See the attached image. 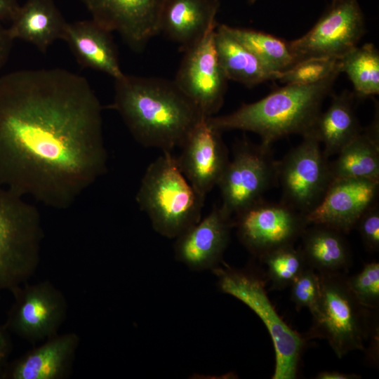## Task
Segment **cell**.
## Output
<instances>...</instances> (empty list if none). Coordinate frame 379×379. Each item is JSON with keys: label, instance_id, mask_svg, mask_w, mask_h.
Returning <instances> with one entry per match:
<instances>
[{"label": "cell", "instance_id": "6da1fadb", "mask_svg": "<svg viewBox=\"0 0 379 379\" xmlns=\"http://www.w3.org/2000/svg\"><path fill=\"white\" fill-rule=\"evenodd\" d=\"M102 107L88 81L60 68L0 75V184L65 209L107 168Z\"/></svg>", "mask_w": 379, "mask_h": 379}, {"label": "cell", "instance_id": "7a4b0ae2", "mask_svg": "<svg viewBox=\"0 0 379 379\" xmlns=\"http://www.w3.org/2000/svg\"><path fill=\"white\" fill-rule=\"evenodd\" d=\"M114 80L111 107L145 147L171 152L180 147L204 117L173 80L125 74Z\"/></svg>", "mask_w": 379, "mask_h": 379}, {"label": "cell", "instance_id": "3957f363", "mask_svg": "<svg viewBox=\"0 0 379 379\" xmlns=\"http://www.w3.org/2000/svg\"><path fill=\"white\" fill-rule=\"evenodd\" d=\"M340 73L312 84H286L255 102L243 104L229 114L209 117L208 121L220 132H253L266 147L291 134L303 137L312 133L322 103Z\"/></svg>", "mask_w": 379, "mask_h": 379}, {"label": "cell", "instance_id": "277c9868", "mask_svg": "<svg viewBox=\"0 0 379 379\" xmlns=\"http://www.w3.org/2000/svg\"><path fill=\"white\" fill-rule=\"evenodd\" d=\"M162 152L147 168L135 198L157 232L176 238L200 220L205 198L182 173L176 157Z\"/></svg>", "mask_w": 379, "mask_h": 379}, {"label": "cell", "instance_id": "5b68a950", "mask_svg": "<svg viewBox=\"0 0 379 379\" xmlns=\"http://www.w3.org/2000/svg\"><path fill=\"white\" fill-rule=\"evenodd\" d=\"M43 238L37 208L0 184V291H12L33 276Z\"/></svg>", "mask_w": 379, "mask_h": 379}, {"label": "cell", "instance_id": "8992f818", "mask_svg": "<svg viewBox=\"0 0 379 379\" xmlns=\"http://www.w3.org/2000/svg\"><path fill=\"white\" fill-rule=\"evenodd\" d=\"M211 271L220 291L230 295L253 311L267 329L275 352L272 379H294L305 345V338L281 318L265 291V281L253 267L234 268L226 263Z\"/></svg>", "mask_w": 379, "mask_h": 379}, {"label": "cell", "instance_id": "52a82bcc", "mask_svg": "<svg viewBox=\"0 0 379 379\" xmlns=\"http://www.w3.org/2000/svg\"><path fill=\"white\" fill-rule=\"evenodd\" d=\"M321 295L312 312L309 336L324 338L338 358L363 350L369 334L368 310L357 300L343 273H319Z\"/></svg>", "mask_w": 379, "mask_h": 379}, {"label": "cell", "instance_id": "ba28073f", "mask_svg": "<svg viewBox=\"0 0 379 379\" xmlns=\"http://www.w3.org/2000/svg\"><path fill=\"white\" fill-rule=\"evenodd\" d=\"M277 164L270 147L254 145L246 138L239 142L217 185L222 197L221 211L232 218L262 199L277 183Z\"/></svg>", "mask_w": 379, "mask_h": 379}, {"label": "cell", "instance_id": "9c48e42d", "mask_svg": "<svg viewBox=\"0 0 379 379\" xmlns=\"http://www.w3.org/2000/svg\"><path fill=\"white\" fill-rule=\"evenodd\" d=\"M283 202L305 215L322 200L333 176L328 157L312 133L277 164Z\"/></svg>", "mask_w": 379, "mask_h": 379}, {"label": "cell", "instance_id": "30bf717a", "mask_svg": "<svg viewBox=\"0 0 379 379\" xmlns=\"http://www.w3.org/2000/svg\"><path fill=\"white\" fill-rule=\"evenodd\" d=\"M242 244L260 258L282 246L292 245L309 225L305 215L282 201L263 199L232 218Z\"/></svg>", "mask_w": 379, "mask_h": 379}, {"label": "cell", "instance_id": "8fae6325", "mask_svg": "<svg viewBox=\"0 0 379 379\" xmlns=\"http://www.w3.org/2000/svg\"><path fill=\"white\" fill-rule=\"evenodd\" d=\"M364 33V18L358 1L333 0L310 31L288 44L296 62L316 57L341 58L357 46Z\"/></svg>", "mask_w": 379, "mask_h": 379}, {"label": "cell", "instance_id": "7c38bea8", "mask_svg": "<svg viewBox=\"0 0 379 379\" xmlns=\"http://www.w3.org/2000/svg\"><path fill=\"white\" fill-rule=\"evenodd\" d=\"M11 292L14 302L4 324L8 331L32 344L57 335L67 312L62 292L49 281L24 284Z\"/></svg>", "mask_w": 379, "mask_h": 379}, {"label": "cell", "instance_id": "4fadbf2b", "mask_svg": "<svg viewBox=\"0 0 379 379\" xmlns=\"http://www.w3.org/2000/svg\"><path fill=\"white\" fill-rule=\"evenodd\" d=\"M216 27L208 29L183 52L173 80L181 92L206 117L214 116L222 106L228 81L215 50Z\"/></svg>", "mask_w": 379, "mask_h": 379}, {"label": "cell", "instance_id": "5bb4252c", "mask_svg": "<svg viewBox=\"0 0 379 379\" xmlns=\"http://www.w3.org/2000/svg\"><path fill=\"white\" fill-rule=\"evenodd\" d=\"M92 20L107 31L117 32L134 51H142L159 33L165 0H82Z\"/></svg>", "mask_w": 379, "mask_h": 379}, {"label": "cell", "instance_id": "9a60e30c", "mask_svg": "<svg viewBox=\"0 0 379 379\" xmlns=\"http://www.w3.org/2000/svg\"><path fill=\"white\" fill-rule=\"evenodd\" d=\"M203 117L181 145L176 157L180 169L202 197L216 185L229 162L228 152L220 135Z\"/></svg>", "mask_w": 379, "mask_h": 379}, {"label": "cell", "instance_id": "2e32d148", "mask_svg": "<svg viewBox=\"0 0 379 379\" xmlns=\"http://www.w3.org/2000/svg\"><path fill=\"white\" fill-rule=\"evenodd\" d=\"M379 181L337 178L320 203L305 217L308 225H323L349 233L363 213L376 203Z\"/></svg>", "mask_w": 379, "mask_h": 379}, {"label": "cell", "instance_id": "e0dca14e", "mask_svg": "<svg viewBox=\"0 0 379 379\" xmlns=\"http://www.w3.org/2000/svg\"><path fill=\"white\" fill-rule=\"evenodd\" d=\"M233 228L232 218L215 206L175 239V259L194 271L213 270L222 262Z\"/></svg>", "mask_w": 379, "mask_h": 379}, {"label": "cell", "instance_id": "ac0fdd59", "mask_svg": "<svg viewBox=\"0 0 379 379\" xmlns=\"http://www.w3.org/2000/svg\"><path fill=\"white\" fill-rule=\"evenodd\" d=\"M80 338L76 333L55 335L3 370L6 379H61L70 369Z\"/></svg>", "mask_w": 379, "mask_h": 379}, {"label": "cell", "instance_id": "d6986e66", "mask_svg": "<svg viewBox=\"0 0 379 379\" xmlns=\"http://www.w3.org/2000/svg\"><path fill=\"white\" fill-rule=\"evenodd\" d=\"M219 8V0H165L159 33L178 44L184 52L217 26Z\"/></svg>", "mask_w": 379, "mask_h": 379}, {"label": "cell", "instance_id": "ffe728a7", "mask_svg": "<svg viewBox=\"0 0 379 379\" xmlns=\"http://www.w3.org/2000/svg\"><path fill=\"white\" fill-rule=\"evenodd\" d=\"M62 40L81 66L102 72L114 79L124 74L111 32L92 19L67 22Z\"/></svg>", "mask_w": 379, "mask_h": 379}, {"label": "cell", "instance_id": "44dd1931", "mask_svg": "<svg viewBox=\"0 0 379 379\" xmlns=\"http://www.w3.org/2000/svg\"><path fill=\"white\" fill-rule=\"evenodd\" d=\"M11 22L8 28L13 39L29 42L44 53L63 39L67 25L53 0H27Z\"/></svg>", "mask_w": 379, "mask_h": 379}, {"label": "cell", "instance_id": "7402d4cb", "mask_svg": "<svg viewBox=\"0 0 379 379\" xmlns=\"http://www.w3.org/2000/svg\"><path fill=\"white\" fill-rule=\"evenodd\" d=\"M354 98L347 91L333 95L330 106L315 122L311 133L323 144L326 157L338 154L362 130L354 113Z\"/></svg>", "mask_w": 379, "mask_h": 379}, {"label": "cell", "instance_id": "603a6c76", "mask_svg": "<svg viewBox=\"0 0 379 379\" xmlns=\"http://www.w3.org/2000/svg\"><path fill=\"white\" fill-rule=\"evenodd\" d=\"M330 168L333 179L359 178L379 181V121L372 124L338 154Z\"/></svg>", "mask_w": 379, "mask_h": 379}, {"label": "cell", "instance_id": "cb8c5ba5", "mask_svg": "<svg viewBox=\"0 0 379 379\" xmlns=\"http://www.w3.org/2000/svg\"><path fill=\"white\" fill-rule=\"evenodd\" d=\"M301 234L300 248L307 267L319 273H343L351 262L343 233L323 225H309Z\"/></svg>", "mask_w": 379, "mask_h": 379}, {"label": "cell", "instance_id": "d4e9b609", "mask_svg": "<svg viewBox=\"0 0 379 379\" xmlns=\"http://www.w3.org/2000/svg\"><path fill=\"white\" fill-rule=\"evenodd\" d=\"M220 65L228 80L253 87L269 80L276 81L277 73L265 68L258 59L227 29L218 24L214 35Z\"/></svg>", "mask_w": 379, "mask_h": 379}, {"label": "cell", "instance_id": "484cf974", "mask_svg": "<svg viewBox=\"0 0 379 379\" xmlns=\"http://www.w3.org/2000/svg\"><path fill=\"white\" fill-rule=\"evenodd\" d=\"M227 31L250 51L272 72L287 70L295 62L288 42L262 32L232 27L226 25Z\"/></svg>", "mask_w": 379, "mask_h": 379}, {"label": "cell", "instance_id": "4316f807", "mask_svg": "<svg viewBox=\"0 0 379 379\" xmlns=\"http://www.w3.org/2000/svg\"><path fill=\"white\" fill-rule=\"evenodd\" d=\"M341 71L347 75L358 98L379 93V52L373 44L357 46L341 58Z\"/></svg>", "mask_w": 379, "mask_h": 379}, {"label": "cell", "instance_id": "83f0119b", "mask_svg": "<svg viewBox=\"0 0 379 379\" xmlns=\"http://www.w3.org/2000/svg\"><path fill=\"white\" fill-rule=\"evenodd\" d=\"M267 267L272 290H282L292 283L307 267L300 248L293 244L276 248L260 258Z\"/></svg>", "mask_w": 379, "mask_h": 379}, {"label": "cell", "instance_id": "f1b7e54d", "mask_svg": "<svg viewBox=\"0 0 379 379\" xmlns=\"http://www.w3.org/2000/svg\"><path fill=\"white\" fill-rule=\"evenodd\" d=\"M341 71V58L316 57L301 60L287 70L278 72L276 80L285 84L307 85L317 83Z\"/></svg>", "mask_w": 379, "mask_h": 379}, {"label": "cell", "instance_id": "f546056e", "mask_svg": "<svg viewBox=\"0 0 379 379\" xmlns=\"http://www.w3.org/2000/svg\"><path fill=\"white\" fill-rule=\"evenodd\" d=\"M347 285L354 298L368 309H377L379 305V263H366L357 274L347 278Z\"/></svg>", "mask_w": 379, "mask_h": 379}, {"label": "cell", "instance_id": "4dcf8cb0", "mask_svg": "<svg viewBox=\"0 0 379 379\" xmlns=\"http://www.w3.org/2000/svg\"><path fill=\"white\" fill-rule=\"evenodd\" d=\"M291 300L298 310L307 307L312 312L316 308L321 295V280L319 273L306 267L291 285Z\"/></svg>", "mask_w": 379, "mask_h": 379}, {"label": "cell", "instance_id": "1f68e13d", "mask_svg": "<svg viewBox=\"0 0 379 379\" xmlns=\"http://www.w3.org/2000/svg\"><path fill=\"white\" fill-rule=\"evenodd\" d=\"M357 227L366 248L372 252L379 249V207L375 203L360 217Z\"/></svg>", "mask_w": 379, "mask_h": 379}, {"label": "cell", "instance_id": "d6a6232c", "mask_svg": "<svg viewBox=\"0 0 379 379\" xmlns=\"http://www.w3.org/2000/svg\"><path fill=\"white\" fill-rule=\"evenodd\" d=\"M8 27L0 22V71L8 60L13 43Z\"/></svg>", "mask_w": 379, "mask_h": 379}, {"label": "cell", "instance_id": "836d02e7", "mask_svg": "<svg viewBox=\"0 0 379 379\" xmlns=\"http://www.w3.org/2000/svg\"><path fill=\"white\" fill-rule=\"evenodd\" d=\"M19 6L18 0H0V22H11Z\"/></svg>", "mask_w": 379, "mask_h": 379}, {"label": "cell", "instance_id": "e575fe53", "mask_svg": "<svg viewBox=\"0 0 379 379\" xmlns=\"http://www.w3.org/2000/svg\"><path fill=\"white\" fill-rule=\"evenodd\" d=\"M12 349L11 340L4 326L0 325V365L3 366Z\"/></svg>", "mask_w": 379, "mask_h": 379}, {"label": "cell", "instance_id": "d590c367", "mask_svg": "<svg viewBox=\"0 0 379 379\" xmlns=\"http://www.w3.org/2000/svg\"><path fill=\"white\" fill-rule=\"evenodd\" d=\"M360 375L353 373H345L337 371H324L319 373L316 377L317 379H356Z\"/></svg>", "mask_w": 379, "mask_h": 379}, {"label": "cell", "instance_id": "8d00e7d4", "mask_svg": "<svg viewBox=\"0 0 379 379\" xmlns=\"http://www.w3.org/2000/svg\"><path fill=\"white\" fill-rule=\"evenodd\" d=\"M3 370V366L0 365V378H2Z\"/></svg>", "mask_w": 379, "mask_h": 379}, {"label": "cell", "instance_id": "74e56055", "mask_svg": "<svg viewBox=\"0 0 379 379\" xmlns=\"http://www.w3.org/2000/svg\"><path fill=\"white\" fill-rule=\"evenodd\" d=\"M256 0H250L251 3H254Z\"/></svg>", "mask_w": 379, "mask_h": 379}]
</instances>
